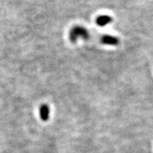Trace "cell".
<instances>
[{
    "mask_svg": "<svg viewBox=\"0 0 153 153\" xmlns=\"http://www.w3.org/2000/svg\"><path fill=\"white\" fill-rule=\"evenodd\" d=\"M83 38L87 40L89 38V33L85 27L76 26L73 27L70 32V39L72 42H76L78 38Z\"/></svg>",
    "mask_w": 153,
    "mask_h": 153,
    "instance_id": "1",
    "label": "cell"
},
{
    "mask_svg": "<svg viewBox=\"0 0 153 153\" xmlns=\"http://www.w3.org/2000/svg\"><path fill=\"white\" fill-rule=\"evenodd\" d=\"M101 43L106 44V45H118L119 43V41L117 38L114 37V36H108V35H104L101 38Z\"/></svg>",
    "mask_w": 153,
    "mask_h": 153,
    "instance_id": "2",
    "label": "cell"
},
{
    "mask_svg": "<svg viewBox=\"0 0 153 153\" xmlns=\"http://www.w3.org/2000/svg\"><path fill=\"white\" fill-rule=\"evenodd\" d=\"M40 116H41V119L43 121H46L48 120L49 118V114H50V110L49 107L46 104H43L40 107Z\"/></svg>",
    "mask_w": 153,
    "mask_h": 153,
    "instance_id": "3",
    "label": "cell"
},
{
    "mask_svg": "<svg viewBox=\"0 0 153 153\" xmlns=\"http://www.w3.org/2000/svg\"><path fill=\"white\" fill-rule=\"evenodd\" d=\"M112 19L110 16H106V15H103V16H99L97 19V24L100 26H104L111 22Z\"/></svg>",
    "mask_w": 153,
    "mask_h": 153,
    "instance_id": "4",
    "label": "cell"
}]
</instances>
